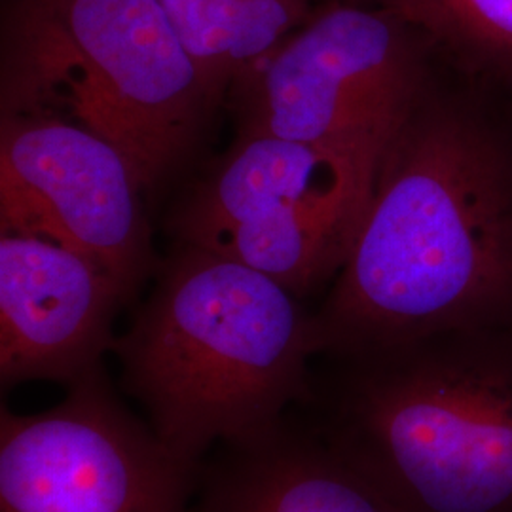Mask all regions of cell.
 <instances>
[{"label": "cell", "mask_w": 512, "mask_h": 512, "mask_svg": "<svg viewBox=\"0 0 512 512\" xmlns=\"http://www.w3.org/2000/svg\"><path fill=\"white\" fill-rule=\"evenodd\" d=\"M143 184L126 154L50 116L2 114L0 230L90 258L131 298L150 270Z\"/></svg>", "instance_id": "8"}, {"label": "cell", "mask_w": 512, "mask_h": 512, "mask_svg": "<svg viewBox=\"0 0 512 512\" xmlns=\"http://www.w3.org/2000/svg\"><path fill=\"white\" fill-rule=\"evenodd\" d=\"M202 475L129 414L103 366L52 410L0 414V512H188Z\"/></svg>", "instance_id": "7"}, {"label": "cell", "mask_w": 512, "mask_h": 512, "mask_svg": "<svg viewBox=\"0 0 512 512\" xmlns=\"http://www.w3.org/2000/svg\"><path fill=\"white\" fill-rule=\"evenodd\" d=\"M323 2H351V4H376V6L382 4V0H323Z\"/></svg>", "instance_id": "13"}, {"label": "cell", "mask_w": 512, "mask_h": 512, "mask_svg": "<svg viewBox=\"0 0 512 512\" xmlns=\"http://www.w3.org/2000/svg\"><path fill=\"white\" fill-rule=\"evenodd\" d=\"M211 93L232 82L300 27L311 0H160Z\"/></svg>", "instance_id": "11"}, {"label": "cell", "mask_w": 512, "mask_h": 512, "mask_svg": "<svg viewBox=\"0 0 512 512\" xmlns=\"http://www.w3.org/2000/svg\"><path fill=\"white\" fill-rule=\"evenodd\" d=\"M427 42L391 8L323 2L232 82L239 137L380 160L427 90Z\"/></svg>", "instance_id": "5"}, {"label": "cell", "mask_w": 512, "mask_h": 512, "mask_svg": "<svg viewBox=\"0 0 512 512\" xmlns=\"http://www.w3.org/2000/svg\"><path fill=\"white\" fill-rule=\"evenodd\" d=\"M313 321L330 357L512 327V160L490 129L425 90Z\"/></svg>", "instance_id": "1"}, {"label": "cell", "mask_w": 512, "mask_h": 512, "mask_svg": "<svg viewBox=\"0 0 512 512\" xmlns=\"http://www.w3.org/2000/svg\"><path fill=\"white\" fill-rule=\"evenodd\" d=\"M112 349L154 435L200 465L215 442L260 439L306 403L308 361L319 353L300 298L268 275L188 245L165 264Z\"/></svg>", "instance_id": "2"}, {"label": "cell", "mask_w": 512, "mask_h": 512, "mask_svg": "<svg viewBox=\"0 0 512 512\" xmlns=\"http://www.w3.org/2000/svg\"><path fill=\"white\" fill-rule=\"evenodd\" d=\"M380 6L454 54L512 69V0H382Z\"/></svg>", "instance_id": "12"}, {"label": "cell", "mask_w": 512, "mask_h": 512, "mask_svg": "<svg viewBox=\"0 0 512 512\" xmlns=\"http://www.w3.org/2000/svg\"><path fill=\"white\" fill-rule=\"evenodd\" d=\"M128 296L103 268L50 239L0 238V380L73 385L114 348Z\"/></svg>", "instance_id": "9"}, {"label": "cell", "mask_w": 512, "mask_h": 512, "mask_svg": "<svg viewBox=\"0 0 512 512\" xmlns=\"http://www.w3.org/2000/svg\"><path fill=\"white\" fill-rule=\"evenodd\" d=\"M315 433L408 512H512V327L332 357Z\"/></svg>", "instance_id": "3"}, {"label": "cell", "mask_w": 512, "mask_h": 512, "mask_svg": "<svg viewBox=\"0 0 512 512\" xmlns=\"http://www.w3.org/2000/svg\"><path fill=\"white\" fill-rule=\"evenodd\" d=\"M378 162L272 135L239 137L181 205L175 232L302 300L342 270Z\"/></svg>", "instance_id": "6"}, {"label": "cell", "mask_w": 512, "mask_h": 512, "mask_svg": "<svg viewBox=\"0 0 512 512\" xmlns=\"http://www.w3.org/2000/svg\"><path fill=\"white\" fill-rule=\"evenodd\" d=\"M217 103L160 0H21L6 23L2 114L90 129L143 188L183 164Z\"/></svg>", "instance_id": "4"}, {"label": "cell", "mask_w": 512, "mask_h": 512, "mask_svg": "<svg viewBox=\"0 0 512 512\" xmlns=\"http://www.w3.org/2000/svg\"><path fill=\"white\" fill-rule=\"evenodd\" d=\"M196 512H408L308 423L228 444Z\"/></svg>", "instance_id": "10"}]
</instances>
